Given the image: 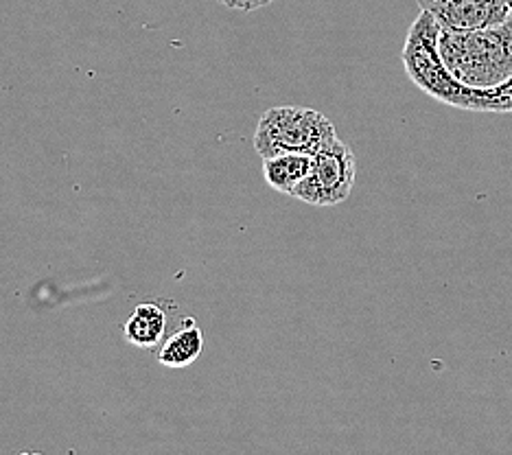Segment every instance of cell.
Wrapping results in <instances>:
<instances>
[{"instance_id": "cell-10", "label": "cell", "mask_w": 512, "mask_h": 455, "mask_svg": "<svg viewBox=\"0 0 512 455\" xmlns=\"http://www.w3.org/2000/svg\"><path fill=\"white\" fill-rule=\"evenodd\" d=\"M510 3H512V0H510Z\"/></svg>"}, {"instance_id": "cell-7", "label": "cell", "mask_w": 512, "mask_h": 455, "mask_svg": "<svg viewBox=\"0 0 512 455\" xmlns=\"http://www.w3.org/2000/svg\"><path fill=\"white\" fill-rule=\"evenodd\" d=\"M167 331V315L158 305H138L123 326V337L136 348H156Z\"/></svg>"}, {"instance_id": "cell-3", "label": "cell", "mask_w": 512, "mask_h": 455, "mask_svg": "<svg viewBox=\"0 0 512 455\" xmlns=\"http://www.w3.org/2000/svg\"><path fill=\"white\" fill-rule=\"evenodd\" d=\"M440 25L436 18L421 9V16L414 20V25L407 31V40L403 46V66L405 73L425 95L434 97L440 103H447L451 108H460L467 86L453 77L438 51Z\"/></svg>"}, {"instance_id": "cell-9", "label": "cell", "mask_w": 512, "mask_h": 455, "mask_svg": "<svg viewBox=\"0 0 512 455\" xmlns=\"http://www.w3.org/2000/svg\"><path fill=\"white\" fill-rule=\"evenodd\" d=\"M219 5H224L228 9H237V11H254L276 3V0H217Z\"/></svg>"}, {"instance_id": "cell-8", "label": "cell", "mask_w": 512, "mask_h": 455, "mask_svg": "<svg viewBox=\"0 0 512 455\" xmlns=\"http://www.w3.org/2000/svg\"><path fill=\"white\" fill-rule=\"evenodd\" d=\"M313 165L311 154H281L263 158V178L278 193H292L307 178Z\"/></svg>"}, {"instance_id": "cell-4", "label": "cell", "mask_w": 512, "mask_h": 455, "mask_svg": "<svg viewBox=\"0 0 512 455\" xmlns=\"http://www.w3.org/2000/svg\"><path fill=\"white\" fill-rule=\"evenodd\" d=\"M355 156L344 140L335 138L331 145L313 154V165L305 180L289 193L296 200L329 208L348 200L355 186Z\"/></svg>"}, {"instance_id": "cell-1", "label": "cell", "mask_w": 512, "mask_h": 455, "mask_svg": "<svg viewBox=\"0 0 512 455\" xmlns=\"http://www.w3.org/2000/svg\"><path fill=\"white\" fill-rule=\"evenodd\" d=\"M438 51L449 73L469 88H495L512 77V14L502 25L440 29Z\"/></svg>"}, {"instance_id": "cell-5", "label": "cell", "mask_w": 512, "mask_h": 455, "mask_svg": "<svg viewBox=\"0 0 512 455\" xmlns=\"http://www.w3.org/2000/svg\"><path fill=\"white\" fill-rule=\"evenodd\" d=\"M418 7L432 14L440 29L447 31L495 27L512 14L510 0H418Z\"/></svg>"}, {"instance_id": "cell-6", "label": "cell", "mask_w": 512, "mask_h": 455, "mask_svg": "<svg viewBox=\"0 0 512 455\" xmlns=\"http://www.w3.org/2000/svg\"><path fill=\"white\" fill-rule=\"evenodd\" d=\"M204 350V333L193 320H184L180 329L162 344L158 361L165 368H186L195 364V359Z\"/></svg>"}, {"instance_id": "cell-2", "label": "cell", "mask_w": 512, "mask_h": 455, "mask_svg": "<svg viewBox=\"0 0 512 455\" xmlns=\"http://www.w3.org/2000/svg\"><path fill=\"white\" fill-rule=\"evenodd\" d=\"M337 138L333 123L322 112L302 105H276L261 114L254 149L261 158L281 154H318Z\"/></svg>"}]
</instances>
